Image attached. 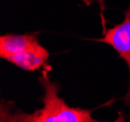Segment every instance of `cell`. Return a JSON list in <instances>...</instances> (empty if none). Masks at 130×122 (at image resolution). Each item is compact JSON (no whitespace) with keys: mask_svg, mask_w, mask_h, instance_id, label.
<instances>
[{"mask_svg":"<svg viewBox=\"0 0 130 122\" xmlns=\"http://www.w3.org/2000/svg\"><path fill=\"white\" fill-rule=\"evenodd\" d=\"M39 82L44 89L43 107L32 113L15 108L11 102L2 100L0 122H99L92 117L93 110L73 108L59 97L60 86L51 80L48 70L44 68Z\"/></svg>","mask_w":130,"mask_h":122,"instance_id":"cell-1","label":"cell"},{"mask_svg":"<svg viewBox=\"0 0 130 122\" xmlns=\"http://www.w3.org/2000/svg\"><path fill=\"white\" fill-rule=\"evenodd\" d=\"M49 56L35 33L4 34L0 37V57L23 71H37L45 66Z\"/></svg>","mask_w":130,"mask_h":122,"instance_id":"cell-2","label":"cell"},{"mask_svg":"<svg viewBox=\"0 0 130 122\" xmlns=\"http://www.w3.org/2000/svg\"><path fill=\"white\" fill-rule=\"evenodd\" d=\"M103 34V37L95 41L111 46L128 67L129 87L124 97V103L130 109V6L125 12L123 21L112 28L106 29Z\"/></svg>","mask_w":130,"mask_h":122,"instance_id":"cell-3","label":"cell"},{"mask_svg":"<svg viewBox=\"0 0 130 122\" xmlns=\"http://www.w3.org/2000/svg\"><path fill=\"white\" fill-rule=\"evenodd\" d=\"M82 1L87 6L91 5V4H93L94 1H96L98 4H99V6H100V10H101V19H104L103 12H104V10H105V5H104L105 0H82Z\"/></svg>","mask_w":130,"mask_h":122,"instance_id":"cell-4","label":"cell"},{"mask_svg":"<svg viewBox=\"0 0 130 122\" xmlns=\"http://www.w3.org/2000/svg\"><path fill=\"white\" fill-rule=\"evenodd\" d=\"M113 122H124V115H123L122 113H119L118 118Z\"/></svg>","mask_w":130,"mask_h":122,"instance_id":"cell-5","label":"cell"}]
</instances>
